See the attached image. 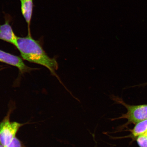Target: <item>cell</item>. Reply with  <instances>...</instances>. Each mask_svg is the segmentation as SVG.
I'll return each mask as SVG.
<instances>
[{"mask_svg":"<svg viewBox=\"0 0 147 147\" xmlns=\"http://www.w3.org/2000/svg\"><path fill=\"white\" fill-rule=\"evenodd\" d=\"M16 48L23 59L47 67L66 88L55 72L58 67L57 62L55 58H51L48 56L39 41L34 39L32 35L28 34L25 37H18Z\"/></svg>","mask_w":147,"mask_h":147,"instance_id":"obj_1","label":"cell"},{"mask_svg":"<svg viewBox=\"0 0 147 147\" xmlns=\"http://www.w3.org/2000/svg\"><path fill=\"white\" fill-rule=\"evenodd\" d=\"M110 98L116 103L119 104L124 106L127 110V113L123 114L118 118L110 119L112 121L117 119H127V123L136 124L140 121L147 119V104L138 105H130L126 103L122 99L111 95Z\"/></svg>","mask_w":147,"mask_h":147,"instance_id":"obj_2","label":"cell"},{"mask_svg":"<svg viewBox=\"0 0 147 147\" xmlns=\"http://www.w3.org/2000/svg\"><path fill=\"white\" fill-rule=\"evenodd\" d=\"M12 109H9L7 115L0 122V143L6 147L16 137L20 128L26 123H21L17 122H11L10 115Z\"/></svg>","mask_w":147,"mask_h":147,"instance_id":"obj_3","label":"cell"},{"mask_svg":"<svg viewBox=\"0 0 147 147\" xmlns=\"http://www.w3.org/2000/svg\"><path fill=\"white\" fill-rule=\"evenodd\" d=\"M12 19L10 15L5 14V23L0 24V40L12 44L16 47L18 37L15 34L10 24Z\"/></svg>","mask_w":147,"mask_h":147,"instance_id":"obj_4","label":"cell"},{"mask_svg":"<svg viewBox=\"0 0 147 147\" xmlns=\"http://www.w3.org/2000/svg\"><path fill=\"white\" fill-rule=\"evenodd\" d=\"M0 62L16 67L22 73L28 72L32 68L28 67L20 57L0 49Z\"/></svg>","mask_w":147,"mask_h":147,"instance_id":"obj_5","label":"cell"},{"mask_svg":"<svg viewBox=\"0 0 147 147\" xmlns=\"http://www.w3.org/2000/svg\"><path fill=\"white\" fill-rule=\"evenodd\" d=\"M22 15L27 24L28 34L32 35L31 24L32 19L34 3L33 0H20Z\"/></svg>","mask_w":147,"mask_h":147,"instance_id":"obj_6","label":"cell"},{"mask_svg":"<svg viewBox=\"0 0 147 147\" xmlns=\"http://www.w3.org/2000/svg\"><path fill=\"white\" fill-rule=\"evenodd\" d=\"M147 132V119L138 123L131 130L132 135L134 137L144 135Z\"/></svg>","mask_w":147,"mask_h":147,"instance_id":"obj_7","label":"cell"},{"mask_svg":"<svg viewBox=\"0 0 147 147\" xmlns=\"http://www.w3.org/2000/svg\"><path fill=\"white\" fill-rule=\"evenodd\" d=\"M5 147H25V146L23 142L16 137L13 139L11 142Z\"/></svg>","mask_w":147,"mask_h":147,"instance_id":"obj_8","label":"cell"},{"mask_svg":"<svg viewBox=\"0 0 147 147\" xmlns=\"http://www.w3.org/2000/svg\"><path fill=\"white\" fill-rule=\"evenodd\" d=\"M137 142L140 147H147V138L143 135L137 137Z\"/></svg>","mask_w":147,"mask_h":147,"instance_id":"obj_9","label":"cell"},{"mask_svg":"<svg viewBox=\"0 0 147 147\" xmlns=\"http://www.w3.org/2000/svg\"><path fill=\"white\" fill-rule=\"evenodd\" d=\"M0 147H4L2 145L1 143H0Z\"/></svg>","mask_w":147,"mask_h":147,"instance_id":"obj_10","label":"cell"},{"mask_svg":"<svg viewBox=\"0 0 147 147\" xmlns=\"http://www.w3.org/2000/svg\"><path fill=\"white\" fill-rule=\"evenodd\" d=\"M144 135L146 136L147 138V132L146 134H144Z\"/></svg>","mask_w":147,"mask_h":147,"instance_id":"obj_11","label":"cell"},{"mask_svg":"<svg viewBox=\"0 0 147 147\" xmlns=\"http://www.w3.org/2000/svg\"><path fill=\"white\" fill-rule=\"evenodd\" d=\"M96 147H97V146H96Z\"/></svg>","mask_w":147,"mask_h":147,"instance_id":"obj_12","label":"cell"},{"mask_svg":"<svg viewBox=\"0 0 147 147\" xmlns=\"http://www.w3.org/2000/svg\"><path fill=\"white\" fill-rule=\"evenodd\" d=\"M146 84H147V83H146Z\"/></svg>","mask_w":147,"mask_h":147,"instance_id":"obj_13","label":"cell"},{"mask_svg":"<svg viewBox=\"0 0 147 147\" xmlns=\"http://www.w3.org/2000/svg\"><path fill=\"white\" fill-rule=\"evenodd\" d=\"M0 70H1V69H0Z\"/></svg>","mask_w":147,"mask_h":147,"instance_id":"obj_14","label":"cell"}]
</instances>
